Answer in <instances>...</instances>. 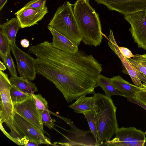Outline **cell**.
Masks as SVG:
<instances>
[{"label": "cell", "instance_id": "6da1fadb", "mask_svg": "<svg viewBox=\"0 0 146 146\" xmlns=\"http://www.w3.org/2000/svg\"><path fill=\"white\" fill-rule=\"evenodd\" d=\"M28 52L36 57V73L53 83L68 103L94 93L97 79L102 68L92 55L80 50L64 52L48 41L30 46Z\"/></svg>", "mask_w": 146, "mask_h": 146}, {"label": "cell", "instance_id": "7a4b0ae2", "mask_svg": "<svg viewBox=\"0 0 146 146\" xmlns=\"http://www.w3.org/2000/svg\"><path fill=\"white\" fill-rule=\"evenodd\" d=\"M73 5L82 41L86 45L95 47L100 45L103 34L98 14L89 0H77Z\"/></svg>", "mask_w": 146, "mask_h": 146}, {"label": "cell", "instance_id": "3957f363", "mask_svg": "<svg viewBox=\"0 0 146 146\" xmlns=\"http://www.w3.org/2000/svg\"><path fill=\"white\" fill-rule=\"evenodd\" d=\"M95 111L98 120V133L95 145L110 140L119 128L116 117L117 108L111 97L94 93Z\"/></svg>", "mask_w": 146, "mask_h": 146}, {"label": "cell", "instance_id": "277c9868", "mask_svg": "<svg viewBox=\"0 0 146 146\" xmlns=\"http://www.w3.org/2000/svg\"><path fill=\"white\" fill-rule=\"evenodd\" d=\"M48 26L78 45L82 41L72 5L68 1L57 9Z\"/></svg>", "mask_w": 146, "mask_h": 146}, {"label": "cell", "instance_id": "5b68a950", "mask_svg": "<svg viewBox=\"0 0 146 146\" xmlns=\"http://www.w3.org/2000/svg\"><path fill=\"white\" fill-rule=\"evenodd\" d=\"M11 85L7 74L0 70V121L5 123L10 131V135L19 141L23 136L14 119L15 109L10 93Z\"/></svg>", "mask_w": 146, "mask_h": 146}, {"label": "cell", "instance_id": "8992f818", "mask_svg": "<svg viewBox=\"0 0 146 146\" xmlns=\"http://www.w3.org/2000/svg\"><path fill=\"white\" fill-rule=\"evenodd\" d=\"M113 139L105 142L110 146H143L146 142V133L134 127L119 128Z\"/></svg>", "mask_w": 146, "mask_h": 146}, {"label": "cell", "instance_id": "52a82bcc", "mask_svg": "<svg viewBox=\"0 0 146 146\" xmlns=\"http://www.w3.org/2000/svg\"><path fill=\"white\" fill-rule=\"evenodd\" d=\"M124 18L131 25L129 30L134 42L146 50V10L124 15Z\"/></svg>", "mask_w": 146, "mask_h": 146}, {"label": "cell", "instance_id": "ba28073f", "mask_svg": "<svg viewBox=\"0 0 146 146\" xmlns=\"http://www.w3.org/2000/svg\"><path fill=\"white\" fill-rule=\"evenodd\" d=\"M10 44L11 50L15 59L20 76L31 81L35 80L37 74L35 59L20 49L15 42Z\"/></svg>", "mask_w": 146, "mask_h": 146}, {"label": "cell", "instance_id": "9c48e42d", "mask_svg": "<svg viewBox=\"0 0 146 146\" xmlns=\"http://www.w3.org/2000/svg\"><path fill=\"white\" fill-rule=\"evenodd\" d=\"M15 110L44 132L42 116L43 112L36 108L32 95L24 101L14 105Z\"/></svg>", "mask_w": 146, "mask_h": 146}, {"label": "cell", "instance_id": "30bf717a", "mask_svg": "<svg viewBox=\"0 0 146 146\" xmlns=\"http://www.w3.org/2000/svg\"><path fill=\"white\" fill-rule=\"evenodd\" d=\"M111 11L118 12L124 15L146 10V0H94Z\"/></svg>", "mask_w": 146, "mask_h": 146}, {"label": "cell", "instance_id": "8fae6325", "mask_svg": "<svg viewBox=\"0 0 146 146\" xmlns=\"http://www.w3.org/2000/svg\"><path fill=\"white\" fill-rule=\"evenodd\" d=\"M14 119L18 128L24 136H25L39 145H54L50 139L44 135V132L19 115L15 110Z\"/></svg>", "mask_w": 146, "mask_h": 146}, {"label": "cell", "instance_id": "7c38bea8", "mask_svg": "<svg viewBox=\"0 0 146 146\" xmlns=\"http://www.w3.org/2000/svg\"><path fill=\"white\" fill-rule=\"evenodd\" d=\"M48 12L46 6L43 9H34L24 7L14 14L19 22L21 28L33 26L41 20Z\"/></svg>", "mask_w": 146, "mask_h": 146}, {"label": "cell", "instance_id": "4fadbf2b", "mask_svg": "<svg viewBox=\"0 0 146 146\" xmlns=\"http://www.w3.org/2000/svg\"><path fill=\"white\" fill-rule=\"evenodd\" d=\"M108 40V43L109 46L120 60L124 68L123 72L127 73L131 77L134 84L140 87L142 84L141 80L137 77L135 69L128 59L124 57L120 52L114 38L113 32L111 29H110Z\"/></svg>", "mask_w": 146, "mask_h": 146}, {"label": "cell", "instance_id": "5bb4252c", "mask_svg": "<svg viewBox=\"0 0 146 146\" xmlns=\"http://www.w3.org/2000/svg\"><path fill=\"white\" fill-rule=\"evenodd\" d=\"M47 28L52 37L51 42L55 48L62 51L75 52L79 50L78 45L59 33L55 29L48 25Z\"/></svg>", "mask_w": 146, "mask_h": 146}, {"label": "cell", "instance_id": "9a60e30c", "mask_svg": "<svg viewBox=\"0 0 146 146\" xmlns=\"http://www.w3.org/2000/svg\"><path fill=\"white\" fill-rule=\"evenodd\" d=\"M109 80L114 87L127 99L134 98L141 89L140 87L131 84L119 75L109 78Z\"/></svg>", "mask_w": 146, "mask_h": 146}, {"label": "cell", "instance_id": "2e32d148", "mask_svg": "<svg viewBox=\"0 0 146 146\" xmlns=\"http://www.w3.org/2000/svg\"><path fill=\"white\" fill-rule=\"evenodd\" d=\"M20 28L21 25L17 17L12 18L0 25V31L7 37L10 44L15 42L17 34Z\"/></svg>", "mask_w": 146, "mask_h": 146}, {"label": "cell", "instance_id": "e0dca14e", "mask_svg": "<svg viewBox=\"0 0 146 146\" xmlns=\"http://www.w3.org/2000/svg\"><path fill=\"white\" fill-rule=\"evenodd\" d=\"M86 95L80 96L69 107L78 113L90 110H95V103L94 96L87 97Z\"/></svg>", "mask_w": 146, "mask_h": 146}, {"label": "cell", "instance_id": "ac0fdd59", "mask_svg": "<svg viewBox=\"0 0 146 146\" xmlns=\"http://www.w3.org/2000/svg\"><path fill=\"white\" fill-rule=\"evenodd\" d=\"M11 84L20 90L29 95H33L38 91L35 84L27 78L23 77H11Z\"/></svg>", "mask_w": 146, "mask_h": 146}, {"label": "cell", "instance_id": "d6986e66", "mask_svg": "<svg viewBox=\"0 0 146 146\" xmlns=\"http://www.w3.org/2000/svg\"><path fill=\"white\" fill-rule=\"evenodd\" d=\"M96 84L97 87L99 86L103 89L107 97H111L113 95L123 96L122 94L111 84L109 78L101 74L97 77Z\"/></svg>", "mask_w": 146, "mask_h": 146}, {"label": "cell", "instance_id": "ffe728a7", "mask_svg": "<svg viewBox=\"0 0 146 146\" xmlns=\"http://www.w3.org/2000/svg\"><path fill=\"white\" fill-rule=\"evenodd\" d=\"M84 118L86 119L91 133L93 135L96 140H97L98 133V120L95 110H90L83 112Z\"/></svg>", "mask_w": 146, "mask_h": 146}, {"label": "cell", "instance_id": "44dd1931", "mask_svg": "<svg viewBox=\"0 0 146 146\" xmlns=\"http://www.w3.org/2000/svg\"><path fill=\"white\" fill-rule=\"evenodd\" d=\"M10 93L13 105L24 101L29 96L21 91L12 84L10 89Z\"/></svg>", "mask_w": 146, "mask_h": 146}, {"label": "cell", "instance_id": "7402d4cb", "mask_svg": "<svg viewBox=\"0 0 146 146\" xmlns=\"http://www.w3.org/2000/svg\"><path fill=\"white\" fill-rule=\"evenodd\" d=\"M11 50V45L9 40L0 31V56L3 62L8 53Z\"/></svg>", "mask_w": 146, "mask_h": 146}, {"label": "cell", "instance_id": "603a6c76", "mask_svg": "<svg viewBox=\"0 0 146 146\" xmlns=\"http://www.w3.org/2000/svg\"><path fill=\"white\" fill-rule=\"evenodd\" d=\"M3 63L8 68L11 77L17 76L15 64L11 55L10 51L7 54Z\"/></svg>", "mask_w": 146, "mask_h": 146}, {"label": "cell", "instance_id": "cb8c5ba5", "mask_svg": "<svg viewBox=\"0 0 146 146\" xmlns=\"http://www.w3.org/2000/svg\"><path fill=\"white\" fill-rule=\"evenodd\" d=\"M32 95L35 100L36 107L38 110L42 112L45 110H49L48 103L41 94H33Z\"/></svg>", "mask_w": 146, "mask_h": 146}, {"label": "cell", "instance_id": "d4e9b609", "mask_svg": "<svg viewBox=\"0 0 146 146\" xmlns=\"http://www.w3.org/2000/svg\"><path fill=\"white\" fill-rule=\"evenodd\" d=\"M49 111L45 110L43 111L42 119L43 125L47 127L50 129H52L54 127V123L56 120L54 119H52L51 118Z\"/></svg>", "mask_w": 146, "mask_h": 146}, {"label": "cell", "instance_id": "484cf974", "mask_svg": "<svg viewBox=\"0 0 146 146\" xmlns=\"http://www.w3.org/2000/svg\"><path fill=\"white\" fill-rule=\"evenodd\" d=\"M47 0H32L28 2L24 6L34 9H43L46 6Z\"/></svg>", "mask_w": 146, "mask_h": 146}, {"label": "cell", "instance_id": "4316f807", "mask_svg": "<svg viewBox=\"0 0 146 146\" xmlns=\"http://www.w3.org/2000/svg\"><path fill=\"white\" fill-rule=\"evenodd\" d=\"M134 68L140 73L146 76V66L131 58H127Z\"/></svg>", "mask_w": 146, "mask_h": 146}, {"label": "cell", "instance_id": "83f0119b", "mask_svg": "<svg viewBox=\"0 0 146 146\" xmlns=\"http://www.w3.org/2000/svg\"><path fill=\"white\" fill-rule=\"evenodd\" d=\"M146 105V91L141 88V90L137 93L133 98Z\"/></svg>", "mask_w": 146, "mask_h": 146}, {"label": "cell", "instance_id": "f1b7e54d", "mask_svg": "<svg viewBox=\"0 0 146 146\" xmlns=\"http://www.w3.org/2000/svg\"><path fill=\"white\" fill-rule=\"evenodd\" d=\"M20 145L24 146H38L39 144L35 141L24 136L19 140Z\"/></svg>", "mask_w": 146, "mask_h": 146}, {"label": "cell", "instance_id": "f546056e", "mask_svg": "<svg viewBox=\"0 0 146 146\" xmlns=\"http://www.w3.org/2000/svg\"><path fill=\"white\" fill-rule=\"evenodd\" d=\"M119 48L121 54L125 58H129L133 57L135 55H133L131 51L128 48L118 46Z\"/></svg>", "mask_w": 146, "mask_h": 146}, {"label": "cell", "instance_id": "4dcf8cb0", "mask_svg": "<svg viewBox=\"0 0 146 146\" xmlns=\"http://www.w3.org/2000/svg\"><path fill=\"white\" fill-rule=\"evenodd\" d=\"M0 129L4 134L9 139L16 144L20 145V143L19 141L12 137L9 133L5 130L3 126V123L0 121Z\"/></svg>", "mask_w": 146, "mask_h": 146}, {"label": "cell", "instance_id": "1f68e13d", "mask_svg": "<svg viewBox=\"0 0 146 146\" xmlns=\"http://www.w3.org/2000/svg\"><path fill=\"white\" fill-rule=\"evenodd\" d=\"M136 61L146 66V54L142 55L136 54L133 58Z\"/></svg>", "mask_w": 146, "mask_h": 146}, {"label": "cell", "instance_id": "d6a6232c", "mask_svg": "<svg viewBox=\"0 0 146 146\" xmlns=\"http://www.w3.org/2000/svg\"><path fill=\"white\" fill-rule=\"evenodd\" d=\"M128 101L137 104L146 110V105L140 102L135 100L133 98L127 99Z\"/></svg>", "mask_w": 146, "mask_h": 146}, {"label": "cell", "instance_id": "836d02e7", "mask_svg": "<svg viewBox=\"0 0 146 146\" xmlns=\"http://www.w3.org/2000/svg\"><path fill=\"white\" fill-rule=\"evenodd\" d=\"M136 72L139 78L144 83H146V76L140 73L137 70L135 69Z\"/></svg>", "mask_w": 146, "mask_h": 146}, {"label": "cell", "instance_id": "e575fe53", "mask_svg": "<svg viewBox=\"0 0 146 146\" xmlns=\"http://www.w3.org/2000/svg\"><path fill=\"white\" fill-rule=\"evenodd\" d=\"M20 44L21 46L24 48H27L29 45V42L26 39H23L21 40Z\"/></svg>", "mask_w": 146, "mask_h": 146}, {"label": "cell", "instance_id": "d590c367", "mask_svg": "<svg viewBox=\"0 0 146 146\" xmlns=\"http://www.w3.org/2000/svg\"><path fill=\"white\" fill-rule=\"evenodd\" d=\"M7 67L4 64L3 62H2L1 61H0V70L4 71L6 70Z\"/></svg>", "mask_w": 146, "mask_h": 146}, {"label": "cell", "instance_id": "8d00e7d4", "mask_svg": "<svg viewBox=\"0 0 146 146\" xmlns=\"http://www.w3.org/2000/svg\"><path fill=\"white\" fill-rule=\"evenodd\" d=\"M7 2V0H0V10H1Z\"/></svg>", "mask_w": 146, "mask_h": 146}]
</instances>
